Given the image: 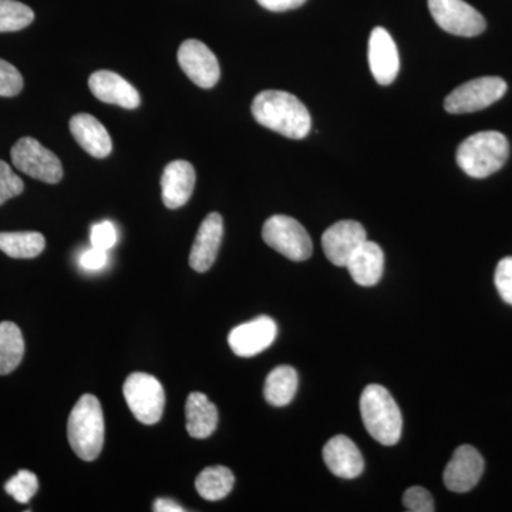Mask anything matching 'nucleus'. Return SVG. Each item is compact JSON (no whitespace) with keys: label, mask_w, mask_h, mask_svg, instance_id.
Masks as SVG:
<instances>
[{"label":"nucleus","mask_w":512,"mask_h":512,"mask_svg":"<svg viewBox=\"0 0 512 512\" xmlns=\"http://www.w3.org/2000/svg\"><path fill=\"white\" fill-rule=\"evenodd\" d=\"M251 110L261 126L292 140H302L311 131V114L291 93L266 90L255 97Z\"/></svg>","instance_id":"1"},{"label":"nucleus","mask_w":512,"mask_h":512,"mask_svg":"<svg viewBox=\"0 0 512 512\" xmlns=\"http://www.w3.org/2000/svg\"><path fill=\"white\" fill-rule=\"evenodd\" d=\"M360 413L373 439L383 446L399 443L403 429L402 413L386 387L369 384L360 397Z\"/></svg>","instance_id":"2"},{"label":"nucleus","mask_w":512,"mask_h":512,"mask_svg":"<svg viewBox=\"0 0 512 512\" xmlns=\"http://www.w3.org/2000/svg\"><path fill=\"white\" fill-rule=\"evenodd\" d=\"M67 439L77 457L94 461L104 444V416L99 399L83 394L74 404L67 423Z\"/></svg>","instance_id":"3"},{"label":"nucleus","mask_w":512,"mask_h":512,"mask_svg":"<svg viewBox=\"0 0 512 512\" xmlns=\"http://www.w3.org/2000/svg\"><path fill=\"white\" fill-rule=\"evenodd\" d=\"M510 156L507 137L498 131H481L466 138L457 150V164L473 178H487L504 167Z\"/></svg>","instance_id":"4"},{"label":"nucleus","mask_w":512,"mask_h":512,"mask_svg":"<svg viewBox=\"0 0 512 512\" xmlns=\"http://www.w3.org/2000/svg\"><path fill=\"white\" fill-rule=\"evenodd\" d=\"M124 399L140 423L153 426L161 420L165 407L163 384L147 373H133L123 386Z\"/></svg>","instance_id":"5"},{"label":"nucleus","mask_w":512,"mask_h":512,"mask_svg":"<svg viewBox=\"0 0 512 512\" xmlns=\"http://www.w3.org/2000/svg\"><path fill=\"white\" fill-rule=\"evenodd\" d=\"M262 238L266 245L291 261L302 262L312 256L313 245L308 231L288 215H274L266 220Z\"/></svg>","instance_id":"6"},{"label":"nucleus","mask_w":512,"mask_h":512,"mask_svg":"<svg viewBox=\"0 0 512 512\" xmlns=\"http://www.w3.org/2000/svg\"><path fill=\"white\" fill-rule=\"evenodd\" d=\"M10 157L19 171L35 180L46 184H57L62 181L63 165L59 157L49 148L43 147L35 138H20L12 147Z\"/></svg>","instance_id":"7"},{"label":"nucleus","mask_w":512,"mask_h":512,"mask_svg":"<svg viewBox=\"0 0 512 512\" xmlns=\"http://www.w3.org/2000/svg\"><path fill=\"white\" fill-rule=\"evenodd\" d=\"M505 93L507 83L500 77H480L461 84L448 94L444 100V109L451 114L474 113L497 103L503 99Z\"/></svg>","instance_id":"8"},{"label":"nucleus","mask_w":512,"mask_h":512,"mask_svg":"<svg viewBox=\"0 0 512 512\" xmlns=\"http://www.w3.org/2000/svg\"><path fill=\"white\" fill-rule=\"evenodd\" d=\"M431 16L451 35L474 37L487 28L483 15L464 0H429Z\"/></svg>","instance_id":"9"},{"label":"nucleus","mask_w":512,"mask_h":512,"mask_svg":"<svg viewBox=\"0 0 512 512\" xmlns=\"http://www.w3.org/2000/svg\"><path fill=\"white\" fill-rule=\"evenodd\" d=\"M178 64L188 79L202 89H212L220 82L221 69L217 56L200 40H185L178 49Z\"/></svg>","instance_id":"10"},{"label":"nucleus","mask_w":512,"mask_h":512,"mask_svg":"<svg viewBox=\"0 0 512 512\" xmlns=\"http://www.w3.org/2000/svg\"><path fill=\"white\" fill-rule=\"evenodd\" d=\"M278 326L269 316L254 320L232 329L228 336L229 348L239 357H254L268 349L275 342Z\"/></svg>","instance_id":"11"},{"label":"nucleus","mask_w":512,"mask_h":512,"mask_svg":"<svg viewBox=\"0 0 512 512\" xmlns=\"http://www.w3.org/2000/svg\"><path fill=\"white\" fill-rule=\"evenodd\" d=\"M367 241L366 229L357 221H339L326 229L322 248L333 265L346 268L349 259Z\"/></svg>","instance_id":"12"},{"label":"nucleus","mask_w":512,"mask_h":512,"mask_svg":"<svg viewBox=\"0 0 512 512\" xmlns=\"http://www.w3.org/2000/svg\"><path fill=\"white\" fill-rule=\"evenodd\" d=\"M484 473V458L473 446H460L454 451L450 463L444 470L443 480L453 493H468L481 480Z\"/></svg>","instance_id":"13"},{"label":"nucleus","mask_w":512,"mask_h":512,"mask_svg":"<svg viewBox=\"0 0 512 512\" xmlns=\"http://www.w3.org/2000/svg\"><path fill=\"white\" fill-rule=\"evenodd\" d=\"M369 66L376 82L382 86L392 84L399 74V50L386 29L372 30L369 39Z\"/></svg>","instance_id":"14"},{"label":"nucleus","mask_w":512,"mask_h":512,"mask_svg":"<svg viewBox=\"0 0 512 512\" xmlns=\"http://www.w3.org/2000/svg\"><path fill=\"white\" fill-rule=\"evenodd\" d=\"M224 237V221L218 212H211L198 229L197 237L192 244L190 265L194 271L204 274L210 271L220 251Z\"/></svg>","instance_id":"15"},{"label":"nucleus","mask_w":512,"mask_h":512,"mask_svg":"<svg viewBox=\"0 0 512 512\" xmlns=\"http://www.w3.org/2000/svg\"><path fill=\"white\" fill-rule=\"evenodd\" d=\"M90 92L96 99L106 104L134 110L140 106L141 99L136 87L127 82L120 74L110 70H97L89 79Z\"/></svg>","instance_id":"16"},{"label":"nucleus","mask_w":512,"mask_h":512,"mask_svg":"<svg viewBox=\"0 0 512 512\" xmlns=\"http://www.w3.org/2000/svg\"><path fill=\"white\" fill-rule=\"evenodd\" d=\"M323 460L330 473L343 480H353L365 470V460L349 437H332L323 447Z\"/></svg>","instance_id":"17"},{"label":"nucleus","mask_w":512,"mask_h":512,"mask_svg":"<svg viewBox=\"0 0 512 512\" xmlns=\"http://www.w3.org/2000/svg\"><path fill=\"white\" fill-rule=\"evenodd\" d=\"M195 187V170L191 163L175 160L164 168L161 195L165 207L178 210L190 201Z\"/></svg>","instance_id":"18"},{"label":"nucleus","mask_w":512,"mask_h":512,"mask_svg":"<svg viewBox=\"0 0 512 512\" xmlns=\"http://www.w3.org/2000/svg\"><path fill=\"white\" fill-rule=\"evenodd\" d=\"M70 133L76 143L94 158H106L113 150V140L109 131L96 117L90 114H76L69 123Z\"/></svg>","instance_id":"19"},{"label":"nucleus","mask_w":512,"mask_h":512,"mask_svg":"<svg viewBox=\"0 0 512 512\" xmlns=\"http://www.w3.org/2000/svg\"><path fill=\"white\" fill-rule=\"evenodd\" d=\"M346 268L357 285L369 288L379 284L384 271L382 248L376 242L366 241L349 259Z\"/></svg>","instance_id":"20"},{"label":"nucleus","mask_w":512,"mask_h":512,"mask_svg":"<svg viewBox=\"0 0 512 512\" xmlns=\"http://www.w3.org/2000/svg\"><path fill=\"white\" fill-rule=\"evenodd\" d=\"M187 431L192 439H208L218 426V410L204 393L194 392L185 404Z\"/></svg>","instance_id":"21"},{"label":"nucleus","mask_w":512,"mask_h":512,"mask_svg":"<svg viewBox=\"0 0 512 512\" xmlns=\"http://www.w3.org/2000/svg\"><path fill=\"white\" fill-rule=\"evenodd\" d=\"M298 390V373L291 366H278L266 377V402L276 407L288 406Z\"/></svg>","instance_id":"22"},{"label":"nucleus","mask_w":512,"mask_h":512,"mask_svg":"<svg viewBox=\"0 0 512 512\" xmlns=\"http://www.w3.org/2000/svg\"><path fill=\"white\" fill-rule=\"evenodd\" d=\"M45 248L46 239L40 232H0V251L10 258H36Z\"/></svg>","instance_id":"23"},{"label":"nucleus","mask_w":512,"mask_h":512,"mask_svg":"<svg viewBox=\"0 0 512 512\" xmlns=\"http://www.w3.org/2000/svg\"><path fill=\"white\" fill-rule=\"evenodd\" d=\"M25 340L13 322L0 323V375H9L22 363Z\"/></svg>","instance_id":"24"},{"label":"nucleus","mask_w":512,"mask_h":512,"mask_svg":"<svg viewBox=\"0 0 512 512\" xmlns=\"http://www.w3.org/2000/svg\"><path fill=\"white\" fill-rule=\"evenodd\" d=\"M235 477L229 468L214 466L205 468L195 480L198 494L207 501H220L234 488Z\"/></svg>","instance_id":"25"},{"label":"nucleus","mask_w":512,"mask_h":512,"mask_svg":"<svg viewBox=\"0 0 512 512\" xmlns=\"http://www.w3.org/2000/svg\"><path fill=\"white\" fill-rule=\"evenodd\" d=\"M35 20V12L25 3L0 0V33L18 32Z\"/></svg>","instance_id":"26"},{"label":"nucleus","mask_w":512,"mask_h":512,"mask_svg":"<svg viewBox=\"0 0 512 512\" xmlns=\"http://www.w3.org/2000/svg\"><path fill=\"white\" fill-rule=\"evenodd\" d=\"M39 490V480L28 470H20L5 484V491L20 504H28Z\"/></svg>","instance_id":"27"},{"label":"nucleus","mask_w":512,"mask_h":512,"mask_svg":"<svg viewBox=\"0 0 512 512\" xmlns=\"http://www.w3.org/2000/svg\"><path fill=\"white\" fill-rule=\"evenodd\" d=\"M25 190L22 178L13 173L12 168L5 161L0 160V205L18 197Z\"/></svg>","instance_id":"28"},{"label":"nucleus","mask_w":512,"mask_h":512,"mask_svg":"<svg viewBox=\"0 0 512 512\" xmlns=\"http://www.w3.org/2000/svg\"><path fill=\"white\" fill-rule=\"evenodd\" d=\"M22 90V74L13 64L0 59V97H15Z\"/></svg>","instance_id":"29"},{"label":"nucleus","mask_w":512,"mask_h":512,"mask_svg":"<svg viewBox=\"0 0 512 512\" xmlns=\"http://www.w3.org/2000/svg\"><path fill=\"white\" fill-rule=\"evenodd\" d=\"M403 505L406 511L410 512H433L436 510L430 491L419 487V485H414L406 490L403 495Z\"/></svg>","instance_id":"30"},{"label":"nucleus","mask_w":512,"mask_h":512,"mask_svg":"<svg viewBox=\"0 0 512 512\" xmlns=\"http://www.w3.org/2000/svg\"><path fill=\"white\" fill-rule=\"evenodd\" d=\"M494 282L503 301L512 305V256H507L498 262Z\"/></svg>","instance_id":"31"},{"label":"nucleus","mask_w":512,"mask_h":512,"mask_svg":"<svg viewBox=\"0 0 512 512\" xmlns=\"http://www.w3.org/2000/svg\"><path fill=\"white\" fill-rule=\"evenodd\" d=\"M90 241L94 248L109 251L117 242V231L113 222L103 221L99 224L93 225L92 232H90Z\"/></svg>","instance_id":"32"},{"label":"nucleus","mask_w":512,"mask_h":512,"mask_svg":"<svg viewBox=\"0 0 512 512\" xmlns=\"http://www.w3.org/2000/svg\"><path fill=\"white\" fill-rule=\"evenodd\" d=\"M107 262H109L107 251L99 248L92 247V249H87L80 256V266L86 269V271H100V269L107 265Z\"/></svg>","instance_id":"33"},{"label":"nucleus","mask_w":512,"mask_h":512,"mask_svg":"<svg viewBox=\"0 0 512 512\" xmlns=\"http://www.w3.org/2000/svg\"><path fill=\"white\" fill-rule=\"evenodd\" d=\"M262 8L271 12H288V10L301 8L306 0H256Z\"/></svg>","instance_id":"34"},{"label":"nucleus","mask_w":512,"mask_h":512,"mask_svg":"<svg viewBox=\"0 0 512 512\" xmlns=\"http://www.w3.org/2000/svg\"><path fill=\"white\" fill-rule=\"evenodd\" d=\"M154 511L156 512H184V508L180 504L174 503L170 498H158L154 503Z\"/></svg>","instance_id":"35"}]
</instances>
